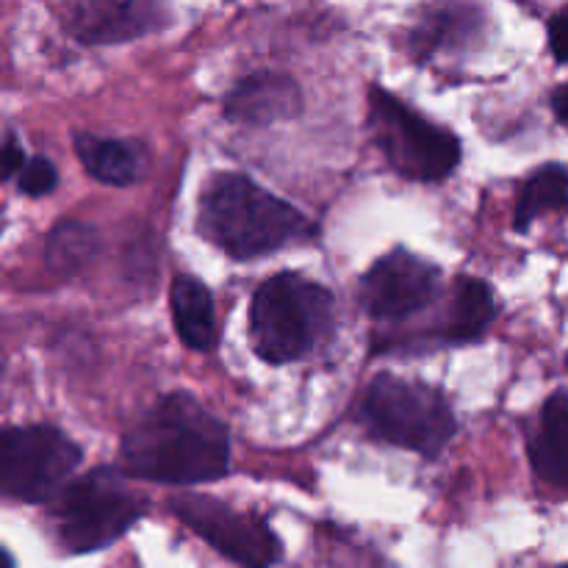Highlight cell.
Returning a JSON list of instances; mask_svg holds the SVG:
<instances>
[{"label":"cell","instance_id":"obj_1","mask_svg":"<svg viewBox=\"0 0 568 568\" xmlns=\"http://www.w3.org/2000/svg\"><path fill=\"white\" fill-rule=\"evenodd\" d=\"M128 475L142 480L194 486L227 471V427L189 394L161 397L122 442Z\"/></svg>","mask_w":568,"mask_h":568},{"label":"cell","instance_id":"obj_2","mask_svg":"<svg viewBox=\"0 0 568 568\" xmlns=\"http://www.w3.org/2000/svg\"><path fill=\"white\" fill-rule=\"evenodd\" d=\"M197 227L236 261L275 253L311 231L294 205L239 172H222L205 186Z\"/></svg>","mask_w":568,"mask_h":568},{"label":"cell","instance_id":"obj_3","mask_svg":"<svg viewBox=\"0 0 568 568\" xmlns=\"http://www.w3.org/2000/svg\"><path fill=\"white\" fill-rule=\"evenodd\" d=\"M333 325V294L303 275L270 277L250 305V338L266 364H288L308 355Z\"/></svg>","mask_w":568,"mask_h":568},{"label":"cell","instance_id":"obj_4","mask_svg":"<svg viewBox=\"0 0 568 568\" xmlns=\"http://www.w3.org/2000/svg\"><path fill=\"white\" fill-rule=\"evenodd\" d=\"M144 516V499L111 466L89 471L55 494L50 521L61 547L72 555L98 552L125 536Z\"/></svg>","mask_w":568,"mask_h":568},{"label":"cell","instance_id":"obj_5","mask_svg":"<svg viewBox=\"0 0 568 568\" xmlns=\"http://www.w3.org/2000/svg\"><path fill=\"white\" fill-rule=\"evenodd\" d=\"M361 422L381 442L410 449L425 458H436L455 436V414L447 397L427 383L381 375L372 381Z\"/></svg>","mask_w":568,"mask_h":568},{"label":"cell","instance_id":"obj_6","mask_svg":"<svg viewBox=\"0 0 568 568\" xmlns=\"http://www.w3.org/2000/svg\"><path fill=\"white\" fill-rule=\"evenodd\" d=\"M369 122L377 148L399 175L433 183L453 175L460 161V142L444 128L416 114L386 89H372Z\"/></svg>","mask_w":568,"mask_h":568},{"label":"cell","instance_id":"obj_7","mask_svg":"<svg viewBox=\"0 0 568 568\" xmlns=\"http://www.w3.org/2000/svg\"><path fill=\"white\" fill-rule=\"evenodd\" d=\"M81 464V447L48 425L9 427L0 436V488L6 497L39 505L55 499Z\"/></svg>","mask_w":568,"mask_h":568},{"label":"cell","instance_id":"obj_8","mask_svg":"<svg viewBox=\"0 0 568 568\" xmlns=\"http://www.w3.org/2000/svg\"><path fill=\"white\" fill-rule=\"evenodd\" d=\"M172 510L194 536L203 538L233 564L272 566L281 560V541L266 527V521L255 519L253 514H242L220 499L192 497V494L172 499Z\"/></svg>","mask_w":568,"mask_h":568},{"label":"cell","instance_id":"obj_9","mask_svg":"<svg viewBox=\"0 0 568 568\" xmlns=\"http://www.w3.org/2000/svg\"><path fill=\"white\" fill-rule=\"evenodd\" d=\"M438 270L425 258L397 250L377 261L361 281V303L375 322H399L436 300Z\"/></svg>","mask_w":568,"mask_h":568},{"label":"cell","instance_id":"obj_10","mask_svg":"<svg viewBox=\"0 0 568 568\" xmlns=\"http://www.w3.org/2000/svg\"><path fill=\"white\" fill-rule=\"evenodd\" d=\"M159 0H81L72 11V33L87 44L136 39L161 26Z\"/></svg>","mask_w":568,"mask_h":568},{"label":"cell","instance_id":"obj_11","mask_svg":"<svg viewBox=\"0 0 568 568\" xmlns=\"http://www.w3.org/2000/svg\"><path fill=\"white\" fill-rule=\"evenodd\" d=\"M303 111L297 81L283 72H253L242 78L225 98V116L239 125H272Z\"/></svg>","mask_w":568,"mask_h":568},{"label":"cell","instance_id":"obj_12","mask_svg":"<svg viewBox=\"0 0 568 568\" xmlns=\"http://www.w3.org/2000/svg\"><path fill=\"white\" fill-rule=\"evenodd\" d=\"M75 155L83 170L105 186H131L144 175L148 164L142 144L125 139H100L92 133H78Z\"/></svg>","mask_w":568,"mask_h":568},{"label":"cell","instance_id":"obj_13","mask_svg":"<svg viewBox=\"0 0 568 568\" xmlns=\"http://www.w3.org/2000/svg\"><path fill=\"white\" fill-rule=\"evenodd\" d=\"M530 464L547 486L568 491V397L555 394L547 399L530 438Z\"/></svg>","mask_w":568,"mask_h":568},{"label":"cell","instance_id":"obj_14","mask_svg":"<svg viewBox=\"0 0 568 568\" xmlns=\"http://www.w3.org/2000/svg\"><path fill=\"white\" fill-rule=\"evenodd\" d=\"M170 308L175 333L189 349L209 353L216 344L214 300L205 283L192 275H178L170 288Z\"/></svg>","mask_w":568,"mask_h":568},{"label":"cell","instance_id":"obj_15","mask_svg":"<svg viewBox=\"0 0 568 568\" xmlns=\"http://www.w3.org/2000/svg\"><path fill=\"white\" fill-rule=\"evenodd\" d=\"M497 303L491 288L477 277H458L453 288L447 322H444V338L453 344L477 342L491 327Z\"/></svg>","mask_w":568,"mask_h":568},{"label":"cell","instance_id":"obj_16","mask_svg":"<svg viewBox=\"0 0 568 568\" xmlns=\"http://www.w3.org/2000/svg\"><path fill=\"white\" fill-rule=\"evenodd\" d=\"M100 253V233L81 220L61 222L44 244V264L61 277H72L87 270Z\"/></svg>","mask_w":568,"mask_h":568},{"label":"cell","instance_id":"obj_17","mask_svg":"<svg viewBox=\"0 0 568 568\" xmlns=\"http://www.w3.org/2000/svg\"><path fill=\"white\" fill-rule=\"evenodd\" d=\"M558 211H568V170L560 164H549L527 178L521 186L514 225L516 231H527L538 216L558 214Z\"/></svg>","mask_w":568,"mask_h":568},{"label":"cell","instance_id":"obj_18","mask_svg":"<svg viewBox=\"0 0 568 568\" xmlns=\"http://www.w3.org/2000/svg\"><path fill=\"white\" fill-rule=\"evenodd\" d=\"M59 183V175H55V166L50 164L44 155H33V159L26 161V166L20 170V192L28 194V197H42V194H50Z\"/></svg>","mask_w":568,"mask_h":568},{"label":"cell","instance_id":"obj_19","mask_svg":"<svg viewBox=\"0 0 568 568\" xmlns=\"http://www.w3.org/2000/svg\"><path fill=\"white\" fill-rule=\"evenodd\" d=\"M549 48L560 64H568V14L555 17L549 22Z\"/></svg>","mask_w":568,"mask_h":568},{"label":"cell","instance_id":"obj_20","mask_svg":"<svg viewBox=\"0 0 568 568\" xmlns=\"http://www.w3.org/2000/svg\"><path fill=\"white\" fill-rule=\"evenodd\" d=\"M26 161H28L26 150H22L20 144H17V139L9 133L3 142V161H0V166H3V178L20 175V170L26 166Z\"/></svg>","mask_w":568,"mask_h":568},{"label":"cell","instance_id":"obj_21","mask_svg":"<svg viewBox=\"0 0 568 568\" xmlns=\"http://www.w3.org/2000/svg\"><path fill=\"white\" fill-rule=\"evenodd\" d=\"M552 109H555V114H558L560 122H568V83H566V87H560L558 92H555Z\"/></svg>","mask_w":568,"mask_h":568}]
</instances>
